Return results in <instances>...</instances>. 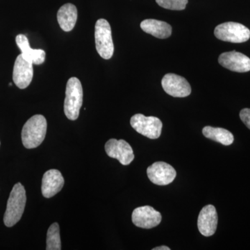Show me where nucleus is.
<instances>
[{"mask_svg": "<svg viewBox=\"0 0 250 250\" xmlns=\"http://www.w3.org/2000/svg\"><path fill=\"white\" fill-rule=\"evenodd\" d=\"M47 126V121L42 115H35L29 118L22 128L23 146L27 149L39 147L45 139Z\"/></svg>", "mask_w": 250, "mask_h": 250, "instance_id": "nucleus-1", "label": "nucleus"}, {"mask_svg": "<svg viewBox=\"0 0 250 250\" xmlns=\"http://www.w3.org/2000/svg\"><path fill=\"white\" fill-rule=\"evenodd\" d=\"M27 196L22 184L18 183L11 190L4 216V223L8 228L16 225L22 218L25 208Z\"/></svg>", "mask_w": 250, "mask_h": 250, "instance_id": "nucleus-2", "label": "nucleus"}, {"mask_svg": "<svg viewBox=\"0 0 250 250\" xmlns=\"http://www.w3.org/2000/svg\"><path fill=\"white\" fill-rule=\"evenodd\" d=\"M82 104L83 88L82 83L79 79L72 77L67 81L64 102V112L69 120L75 121L79 118Z\"/></svg>", "mask_w": 250, "mask_h": 250, "instance_id": "nucleus-3", "label": "nucleus"}, {"mask_svg": "<svg viewBox=\"0 0 250 250\" xmlns=\"http://www.w3.org/2000/svg\"><path fill=\"white\" fill-rule=\"evenodd\" d=\"M95 47L102 58L110 59L114 52L109 23L105 19H99L95 27Z\"/></svg>", "mask_w": 250, "mask_h": 250, "instance_id": "nucleus-4", "label": "nucleus"}, {"mask_svg": "<svg viewBox=\"0 0 250 250\" xmlns=\"http://www.w3.org/2000/svg\"><path fill=\"white\" fill-rule=\"evenodd\" d=\"M219 40L233 43H241L250 39V30L240 23L228 22L219 24L214 31Z\"/></svg>", "mask_w": 250, "mask_h": 250, "instance_id": "nucleus-5", "label": "nucleus"}, {"mask_svg": "<svg viewBox=\"0 0 250 250\" xmlns=\"http://www.w3.org/2000/svg\"><path fill=\"white\" fill-rule=\"evenodd\" d=\"M130 124L138 133L150 139H159L162 131V122L156 117L139 113L131 117Z\"/></svg>", "mask_w": 250, "mask_h": 250, "instance_id": "nucleus-6", "label": "nucleus"}, {"mask_svg": "<svg viewBox=\"0 0 250 250\" xmlns=\"http://www.w3.org/2000/svg\"><path fill=\"white\" fill-rule=\"evenodd\" d=\"M105 151L109 157L118 159L123 166L129 165L134 159L132 147L124 140H108L105 144Z\"/></svg>", "mask_w": 250, "mask_h": 250, "instance_id": "nucleus-7", "label": "nucleus"}, {"mask_svg": "<svg viewBox=\"0 0 250 250\" xmlns=\"http://www.w3.org/2000/svg\"><path fill=\"white\" fill-rule=\"evenodd\" d=\"M161 84L166 93L174 98H186L191 93V87L187 80L175 74H166Z\"/></svg>", "mask_w": 250, "mask_h": 250, "instance_id": "nucleus-8", "label": "nucleus"}, {"mask_svg": "<svg viewBox=\"0 0 250 250\" xmlns=\"http://www.w3.org/2000/svg\"><path fill=\"white\" fill-rule=\"evenodd\" d=\"M147 174L149 180L158 186L168 185L173 182L177 176L174 167L162 161L154 163L148 167Z\"/></svg>", "mask_w": 250, "mask_h": 250, "instance_id": "nucleus-9", "label": "nucleus"}, {"mask_svg": "<svg viewBox=\"0 0 250 250\" xmlns=\"http://www.w3.org/2000/svg\"><path fill=\"white\" fill-rule=\"evenodd\" d=\"M162 216L160 212L150 206L138 207L132 213V222L136 227L143 229H152L161 223Z\"/></svg>", "mask_w": 250, "mask_h": 250, "instance_id": "nucleus-10", "label": "nucleus"}, {"mask_svg": "<svg viewBox=\"0 0 250 250\" xmlns=\"http://www.w3.org/2000/svg\"><path fill=\"white\" fill-rule=\"evenodd\" d=\"M34 77L32 62H28L22 54H20L15 62L13 80L15 84L21 89L27 88Z\"/></svg>", "mask_w": 250, "mask_h": 250, "instance_id": "nucleus-11", "label": "nucleus"}, {"mask_svg": "<svg viewBox=\"0 0 250 250\" xmlns=\"http://www.w3.org/2000/svg\"><path fill=\"white\" fill-rule=\"evenodd\" d=\"M218 62L222 66L236 72L250 71V59L241 52L232 51L220 54Z\"/></svg>", "mask_w": 250, "mask_h": 250, "instance_id": "nucleus-12", "label": "nucleus"}, {"mask_svg": "<svg viewBox=\"0 0 250 250\" xmlns=\"http://www.w3.org/2000/svg\"><path fill=\"white\" fill-rule=\"evenodd\" d=\"M218 226V213L213 205H208L202 208L197 220L199 231L203 236H211Z\"/></svg>", "mask_w": 250, "mask_h": 250, "instance_id": "nucleus-13", "label": "nucleus"}, {"mask_svg": "<svg viewBox=\"0 0 250 250\" xmlns=\"http://www.w3.org/2000/svg\"><path fill=\"white\" fill-rule=\"evenodd\" d=\"M64 178L60 171L52 169L44 174L41 190L46 198H51L60 192L63 187Z\"/></svg>", "mask_w": 250, "mask_h": 250, "instance_id": "nucleus-14", "label": "nucleus"}, {"mask_svg": "<svg viewBox=\"0 0 250 250\" xmlns=\"http://www.w3.org/2000/svg\"><path fill=\"white\" fill-rule=\"evenodd\" d=\"M16 41L24 59L36 65L43 63L45 60V51L41 49H31L27 36L19 34L16 36Z\"/></svg>", "mask_w": 250, "mask_h": 250, "instance_id": "nucleus-15", "label": "nucleus"}, {"mask_svg": "<svg viewBox=\"0 0 250 250\" xmlns=\"http://www.w3.org/2000/svg\"><path fill=\"white\" fill-rule=\"evenodd\" d=\"M141 28L145 32L158 39H167L172 34V27L170 24L157 20H145L141 23Z\"/></svg>", "mask_w": 250, "mask_h": 250, "instance_id": "nucleus-16", "label": "nucleus"}, {"mask_svg": "<svg viewBox=\"0 0 250 250\" xmlns=\"http://www.w3.org/2000/svg\"><path fill=\"white\" fill-rule=\"evenodd\" d=\"M77 16V9L75 5L70 3L64 4L57 13L59 26L64 31H72L76 24Z\"/></svg>", "mask_w": 250, "mask_h": 250, "instance_id": "nucleus-17", "label": "nucleus"}, {"mask_svg": "<svg viewBox=\"0 0 250 250\" xmlns=\"http://www.w3.org/2000/svg\"><path fill=\"white\" fill-rule=\"evenodd\" d=\"M202 133L207 139L221 143L223 146H230L234 141L233 135L229 131L223 128L207 126L202 129Z\"/></svg>", "mask_w": 250, "mask_h": 250, "instance_id": "nucleus-18", "label": "nucleus"}, {"mask_svg": "<svg viewBox=\"0 0 250 250\" xmlns=\"http://www.w3.org/2000/svg\"><path fill=\"white\" fill-rule=\"evenodd\" d=\"M47 250H62L60 229L58 223H54L49 227L47 233Z\"/></svg>", "mask_w": 250, "mask_h": 250, "instance_id": "nucleus-19", "label": "nucleus"}, {"mask_svg": "<svg viewBox=\"0 0 250 250\" xmlns=\"http://www.w3.org/2000/svg\"><path fill=\"white\" fill-rule=\"evenodd\" d=\"M156 1L164 9L182 11L186 9L188 0H156Z\"/></svg>", "mask_w": 250, "mask_h": 250, "instance_id": "nucleus-20", "label": "nucleus"}, {"mask_svg": "<svg viewBox=\"0 0 250 250\" xmlns=\"http://www.w3.org/2000/svg\"><path fill=\"white\" fill-rule=\"evenodd\" d=\"M240 118L247 127L250 129V108H243L240 112Z\"/></svg>", "mask_w": 250, "mask_h": 250, "instance_id": "nucleus-21", "label": "nucleus"}, {"mask_svg": "<svg viewBox=\"0 0 250 250\" xmlns=\"http://www.w3.org/2000/svg\"><path fill=\"white\" fill-rule=\"evenodd\" d=\"M170 248L167 246H160L156 247L155 248H153L152 250H170Z\"/></svg>", "mask_w": 250, "mask_h": 250, "instance_id": "nucleus-22", "label": "nucleus"}]
</instances>
